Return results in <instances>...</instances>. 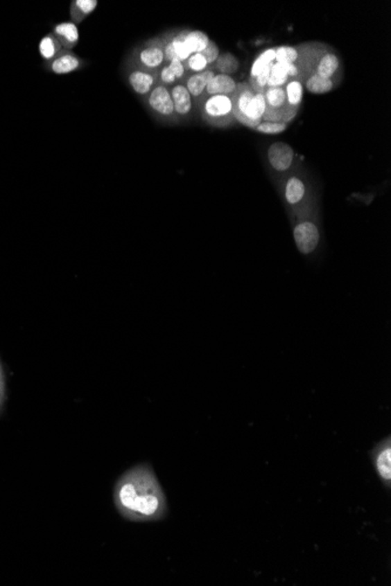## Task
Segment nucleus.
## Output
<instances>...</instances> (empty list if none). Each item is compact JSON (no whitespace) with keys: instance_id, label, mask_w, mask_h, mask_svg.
<instances>
[{"instance_id":"8","label":"nucleus","mask_w":391,"mask_h":586,"mask_svg":"<svg viewBox=\"0 0 391 586\" xmlns=\"http://www.w3.org/2000/svg\"><path fill=\"white\" fill-rule=\"evenodd\" d=\"M82 66V59L73 54L71 51H64V49L54 60L45 62L46 69L57 76H66L69 73L76 72Z\"/></svg>"},{"instance_id":"3","label":"nucleus","mask_w":391,"mask_h":586,"mask_svg":"<svg viewBox=\"0 0 391 586\" xmlns=\"http://www.w3.org/2000/svg\"><path fill=\"white\" fill-rule=\"evenodd\" d=\"M203 120L216 128H227L234 123L232 102L229 96L214 95L204 100L200 105Z\"/></svg>"},{"instance_id":"7","label":"nucleus","mask_w":391,"mask_h":586,"mask_svg":"<svg viewBox=\"0 0 391 586\" xmlns=\"http://www.w3.org/2000/svg\"><path fill=\"white\" fill-rule=\"evenodd\" d=\"M294 240L297 247L302 254H309L319 245V229L315 224L311 222H300L294 229Z\"/></svg>"},{"instance_id":"14","label":"nucleus","mask_w":391,"mask_h":586,"mask_svg":"<svg viewBox=\"0 0 391 586\" xmlns=\"http://www.w3.org/2000/svg\"><path fill=\"white\" fill-rule=\"evenodd\" d=\"M236 88H237V83L231 76L216 74L211 79L210 82L207 83L205 93H207V98L214 96V95L229 96V95L234 94Z\"/></svg>"},{"instance_id":"28","label":"nucleus","mask_w":391,"mask_h":586,"mask_svg":"<svg viewBox=\"0 0 391 586\" xmlns=\"http://www.w3.org/2000/svg\"><path fill=\"white\" fill-rule=\"evenodd\" d=\"M286 129L287 123H275V122H261L258 127H256L257 132L270 134V135L281 134Z\"/></svg>"},{"instance_id":"10","label":"nucleus","mask_w":391,"mask_h":586,"mask_svg":"<svg viewBox=\"0 0 391 586\" xmlns=\"http://www.w3.org/2000/svg\"><path fill=\"white\" fill-rule=\"evenodd\" d=\"M254 95H256V93L252 91V88L250 87L248 82L237 83V88H236L234 94L229 95V98L232 102L234 116L238 122L241 123L245 112L247 109L250 103L252 102Z\"/></svg>"},{"instance_id":"21","label":"nucleus","mask_w":391,"mask_h":586,"mask_svg":"<svg viewBox=\"0 0 391 586\" xmlns=\"http://www.w3.org/2000/svg\"><path fill=\"white\" fill-rule=\"evenodd\" d=\"M306 188L304 181L297 178V177H292L288 179L286 184V195L287 202L290 204H297L300 202L304 195H305Z\"/></svg>"},{"instance_id":"5","label":"nucleus","mask_w":391,"mask_h":586,"mask_svg":"<svg viewBox=\"0 0 391 586\" xmlns=\"http://www.w3.org/2000/svg\"><path fill=\"white\" fill-rule=\"evenodd\" d=\"M148 105L151 112L156 114L157 116L166 120H171V118L176 120L177 118L170 91L168 87L163 86L161 83L156 85L150 94L148 95Z\"/></svg>"},{"instance_id":"20","label":"nucleus","mask_w":391,"mask_h":586,"mask_svg":"<svg viewBox=\"0 0 391 586\" xmlns=\"http://www.w3.org/2000/svg\"><path fill=\"white\" fill-rule=\"evenodd\" d=\"M306 89L313 94H326L333 91L334 81L333 80L322 79L320 76L313 74L305 80Z\"/></svg>"},{"instance_id":"23","label":"nucleus","mask_w":391,"mask_h":586,"mask_svg":"<svg viewBox=\"0 0 391 586\" xmlns=\"http://www.w3.org/2000/svg\"><path fill=\"white\" fill-rule=\"evenodd\" d=\"M275 48L266 49L265 52L261 53L259 57H257L256 61H254V64H253L252 67H251V78H254V76H257L258 74L263 72L265 68H268V66H271V64L275 62Z\"/></svg>"},{"instance_id":"18","label":"nucleus","mask_w":391,"mask_h":586,"mask_svg":"<svg viewBox=\"0 0 391 586\" xmlns=\"http://www.w3.org/2000/svg\"><path fill=\"white\" fill-rule=\"evenodd\" d=\"M98 0H74L71 5L72 23H82L88 15H91L98 8Z\"/></svg>"},{"instance_id":"24","label":"nucleus","mask_w":391,"mask_h":586,"mask_svg":"<svg viewBox=\"0 0 391 586\" xmlns=\"http://www.w3.org/2000/svg\"><path fill=\"white\" fill-rule=\"evenodd\" d=\"M288 81H290V78L287 76L286 71H285L282 64H279V62L275 61L272 64L271 76L268 79V88L285 87Z\"/></svg>"},{"instance_id":"9","label":"nucleus","mask_w":391,"mask_h":586,"mask_svg":"<svg viewBox=\"0 0 391 586\" xmlns=\"http://www.w3.org/2000/svg\"><path fill=\"white\" fill-rule=\"evenodd\" d=\"M158 72H147L142 69H134L128 74V82L132 91L139 96L149 95L157 82Z\"/></svg>"},{"instance_id":"30","label":"nucleus","mask_w":391,"mask_h":586,"mask_svg":"<svg viewBox=\"0 0 391 586\" xmlns=\"http://www.w3.org/2000/svg\"><path fill=\"white\" fill-rule=\"evenodd\" d=\"M158 78L161 81V85L163 86H170L176 82V76H173V71L170 69L169 66H166L161 69V72L158 73Z\"/></svg>"},{"instance_id":"6","label":"nucleus","mask_w":391,"mask_h":586,"mask_svg":"<svg viewBox=\"0 0 391 586\" xmlns=\"http://www.w3.org/2000/svg\"><path fill=\"white\" fill-rule=\"evenodd\" d=\"M164 61V51L159 42L150 40L146 47L136 53L135 64L137 69L157 72L158 68L162 66Z\"/></svg>"},{"instance_id":"27","label":"nucleus","mask_w":391,"mask_h":586,"mask_svg":"<svg viewBox=\"0 0 391 586\" xmlns=\"http://www.w3.org/2000/svg\"><path fill=\"white\" fill-rule=\"evenodd\" d=\"M185 72L192 73V74H197V73H202L209 68L205 57L202 55V53H195L191 54L188 60L184 62Z\"/></svg>"},{"instance_id":"13","label":"nucleus","mask_w":391,"mask_h":586,"mask_svg":"<svg viewBox=\"0 0 391 586\" xmlns=\"http://www.w3.org/2000/svg\"><path fill=\"white\" fill-rule=\"evenodd\" d=\"M177 117L188 116L191 113L192 98L184 85H176L170 91Z\"/></svg>"},{"instance_id":"4","label":"nucleus","mask_w":391,"mask_h":586,"mask_svg":"<svg viewBox=\"0 0 391 586\" xmlns=\"http://www.w3.org/2000/svg\"><path fill=\"white\" fill-rule=\"evenodd\" d=\"M372 466L376 470L377 477L388 489L391 483V441L390 438L381 441L374 447L372 453Z\"/></svg>"},{"instance_id":"29","label":"nucleus","mask_w":391,"mask_h":586,"mask_svg":"<svg viewBox=\"0 0 391 586\" xmlns=\"http://www.w3.org/2000/svg\"><path fill=\"white\" fill-rule=\"evenodd\" d=\"M202 55L205 57L209 67H210L211 64H215L216 60L219 57V47L217 46V44L210 40L209 45L207 46V48L204 49L203 52H202Z\"/></svg>"},{"instance_id":"25","label":"nucleus","mask_w":391,"mask_h":586,"mask_svg":"<svg viewBox=\"0 0 391 586\" xmlns=\"http://www.w3.org/2000/svg\"><path fill=\"white\" fill-rule=\"evenodd\" d=\"M272 64L271 66H268V68H265L263 72L254 76V78H250L248 85L252 88V91L256 94H263L265 91L268 89V82L270 76H271Z\"/></svg>"},{"instance_id":"22","label":"nucleus","mask_w":391,"mask_h":586,"mask_svg":"<svg viewBox=\"0 0 391 586\" xmlns=\"http://www.w3.org/2000/svg\"><path fill=\"white\" fill-rule=\"evenodd\" d=\"M285 91H286L287 100L290 102V105L295 109H300L302 93H304L302 83L297 80H290L285 86Z\"/></svg>"},{"instance_id":"2","label":"nucleus","mask_w":391,"mask_h":586,"mask_svg":"<svg viewBox=\"0 0 391 586\" xmlns=\"http://www.w3.org/2000/svg\"><path fill=\"white\" fill-rule=\"evenodd\" d=\"M265 98V112L263 122H275V123H288L297 116L299 110L293 108L287 100L285 87L268 88L263 93Z\"/></svg>"},{"instance_id":"19","label":"nucleus","mask_w":391,"mask_h":586,"mask_svg":"<svg viewBox=\"0 0 391 586\" xmlns=\"http://www.w3.org/2000/svg\"><path fill=\"white\" fill-rule=\"evenodd\" d=\"M214 64H215L216 71H218L219 74H224V76H229L239 69V60L234 57V54L229 52L219 54L218 59Z\"/></svg>"},{"instance_id":"32","label":"nucleus","mask_w":391,"mask_h":586,"mask_svg":"<svg viewBox=\"0 0 391 586\" xmlns=\"http://www.w3.org/2000/svg\"><path fill=\"white\" fill-rule=\"evenodd\" d=\"M5 400H6V380H5L3 366L0 364V412L4 409Z\"/></svg>"},{"instance_id":"16","label":"nucleus","mask_w":391,"mask_h":586,"mask_svg":"<svg viewBox=\"0 0 391 586\" xmlns=\"http://www.w3.org/2000/svg\"><path fill=\"white\" fill-rule=\"evenodd\" d=\"M180 33H181L182 39L184 40L185 45L188 46L192 54L203 52L210 42L209 37L202 30H181Z\"/></svg>"},{"instance_id":"31","label":"nucleus","mask_w":391,"mask_h":586,"mask_svg":"<svg viewBox=\"0 0 391 586\" xmlns=\"http://www.w3.org/2000/svg\"><path fill=\"white\" fill-rule=\"evenodd\" d=\"M170 69L173 71V76H176V80H182L184 79L185 76V67L184 64L180 60H173L170 61L169 64Z\"/></svg>"},{"instance_id":"26","label":"nucleus","mask_w":391,"mask_h":586,"mask_svg":"<svg viewBox=\"0 0 391 586\" xmlns=\"http://www.w3.org/2000/svg\"><path fill=\"white\" fill-rule=\"evenodd\" d=\"M275 49V62L279 64H295L299 57V49L297 47L290 46H281Z\"/></svg>"},{"instance_id":"11","label":"nucleus","mask_w":391,"mask_h":586,"mask_svg":"<svg viewBox=\"0 0 391 586\" xmlns=\"http://www.w3.org/2000/svg\"><path fill=\"white\" fill-rule=\"evenodd\" d=\"M268 161L277 171H286L293 163L294 151L288 144L277 142L272 144L268 152Z\"/></svg>"},{"instance_id":"1","label":"nucleus","mask_w":391,"mask_h":586,"mask_svg":"<svg viewBox=\"0 0 391 586\" xmlns=\"http://www.w3.org/2000/svg\"><path fill=\"white\" fill-rule=\"evenodd\" d=\"M113 500L119 514L132 522H157L168 515L162 486L149 463H139L117 479Z\"/></svg>"},{"instance_id":"12","label":"nucleus","mask_w":391,"mask_h":586,"mask_svg":"<svg viewBox=\"0 0 391 586\" xmlns=\"http://www.w3.org/2000/svg\"><path fill=\"white\" fill-rule=\"evenodd\" d=\"M53 35L60 42L64 51H71L79 44V28L72 21H64L53 27Z\"/></svg>"},{"instance_id":"17","label":"nucleus","mask_w":391,"mask_h":586,"mask_svg":"<svg viewBox=\"0 0 391 586\" xmlns=\"http://www.w3.org/2000/svg\"><path fill=\"white\" fill-rule=\"evenodd\" d=\"M64 51L60 42L52 33L46 34L39 42V54L45 62L54 60Z\"/></svg>"},{"instance_id":"15","label":"nucleus","mask_w":391,"mask_h":586,"mask_svg":"<svg viewBox=\"0 0 391 586\" xmlns=\"http://www.w3.org/2000/svg\"><path fill=\"white\" fill-rule=\"evenodd\" d=\"M215 76V71L207 68L204 72L197 73V74H192V76H189L185 81V87L191 95V98H195L196 101H197V98H202L207 83L210 82L211 79Z\"/></svg>"}]
</instances>
